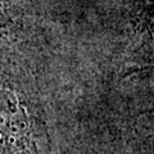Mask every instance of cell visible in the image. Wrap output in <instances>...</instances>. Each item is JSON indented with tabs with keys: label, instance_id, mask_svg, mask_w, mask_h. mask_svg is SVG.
<instances>
[{
	"label": "cell",
	"instance_id": "6da1fadb",
	"mask_svg": "<svg viewBox=\"0 0 154 154\" xmlns=\"http://www.w3.org/2000/svg\"><path fill=\"white\" fill-rule=\"evenodd\" d=\"M28 117L17 95L0 88V150L3 154H33Z\"/></svg>",
	"mask_w": 154,
	"mask_h": 154
}]
</instances>
